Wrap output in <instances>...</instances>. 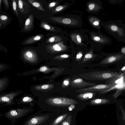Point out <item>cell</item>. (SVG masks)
<instances>
[{
  "instance_id": "cell-15",
  "label": "cell",
  "mask_w": 125,
  "mask_h": 125,
  "mask_svg": "<svg viewBox=\"0 0 125 125\" xmlns=\"http://www.w3.org/2000/svg\"><path fill=\"white\" fill-rule=\"evenodd\" d=\"M10 4V6H11L13 13L20 21V13L18 9L17 0H11Z\"/></svg>"
},
{
  "instance_id": "cell-36",
  "label": "cell",
  "mask_w": 125,
  "mask_h": 125,
  "mask_svg": "<svg viewBox=\"0 0 125 125\" xmlns=\"http://www.w3.org/2000/svg\"><path fill=\"white\" fill-rule=\"evenodd\" d=\"M93 39L94 41H99L100 40V38L99 37L96 36L94 37Z\"/></svg>"
},
{
  "instance_id": "cell-16",
  "label": "cell",
  "mask_w": 125,
  "mask_h": 125,
  "mask_svg": "<svg viewBox=\"0 0 125 125\" xmlns=\"http://www.w3.org/2000/svg\"><path fill=\"white\" fill-rule=\"evenodd\" d=\"M110 101V100L106 99H98L91 100L90 103L92 105H98L106 104Z\"/></svg>"
},
{
  "instance_id": "cell-40",
  "label": "cell",
  "mask_w": 125,
  "mask_h": 125,
  "mask_svg": "<svg viewBox=\"0 0 125 125\" xmlns=\"http://www.w3.org/2000/svg\"><path fill=\"white\" fill-rule=\"evenodd\" d=\"M62 125H70L69 123L67 121H65L63 122Z\"/></svg>"
},
{
  "instance_id": "cell-32",
  "label": "cell",
  "mask_w": 125,
  "mask_h": 125,
  "mask_svg": "<svg viewBox=\"0 0 125 125\" xmlns=\"http://www.w3.org/2000/svg\"><path fill=\"white\" fill-rule=\"evenodd\" d=\"M57 4L56 2H53L50 3L49 5V8H52L54 6Z\"/></svg>"
},
{
  "instance_id": "cell-19",
  "label": "cell",
  "mask_w": 125,
  "mask_h": 125,
  "mask_svg": "<svg viewBox=\"0 0 125 125\" xmlns=\"http://www.w3.org/2000/svg\"><path fill=\"white\" fill-rule=\"evenodd\" d=\"M27 1L33 6L38 9L45 11V10L43 9L42 5L38 2L34 0H28Z\"/></svg>"
},
{
  "instance_id": "cell-25",
  "label": "cell",
  "mask_w": 125,
  "mask_h": 125,
  "mask_svg": "<svg viewBox=\"0 0 125 125\" xmlns=\"http://www.w3.org/2000/svg\"><path fill=\"white\" fill-rule=\"evenodd\" d=\"M8 68V65L5 63H0V72L4 71Z\"/></svg>"
},
{
  "instance_id": "cell-1",
  "label": "cell",
  "mask_w": 125,
  "mask_h": 125,
  "mask_svg": "<svg viewBox=\"0 0 125 125\" xmlns=\"http://www.w3.org/2000/svg\"><path fill=\"white\" fill-rule=\"evenodd\" d=\"M121 73L109 71H96L84 73L79 75L86 80H107L119 75Z\"/></svg>"
},
{
  "instance_id": "cell-3",
  "label": "cell",
  "mask_w": 125,
  "mask_h": 125,
  "mask_svg": "<svg viewBox=\"0 0 125 125\" xmlns=\"http://www.w3.org/2000/svg\"><path fill=\"white\" fill-rule=\"evenodd\" d=\"M21 92L19 91H12L0 94V105L9 106L14 104L15 103L14 99Z\"/></svg>"
},
{
  "instance_id": "cell-12",
  "label": "cell",
  "mask_w": 125,
  "mask_h": 125,
  "mask_svg": "<svg viewBox=\"0 0 125 125\" xmlns=\"http://www.w3.org/2000/svg\"><path fill=\"white\" fill-rule=\"evenodd\" d=\"M9 78L6 76L0 77V94L5 90L9 83Z\"/></svg>"
},
{
  "instance_id": "cell-18",
  "label": "cell",
  "mask_w": 125,
  "mask_h": 125,
  "mask_svg": "<svg viewBox=\"0 0 125 125\" xmlns=\"http://www.w3.org/2000/svg\"><path fill=\"white\" fill-rule=\"evenodd\" d=\"M40 26L45 30L51 31L56 32L58 31L56 30L53 27L44 22H42L40 25Z\"/></svg>"
},
{
  "instance_id": "cell-2",
  "label": "cell",
  "mask_w": 125,
  "mask_h": 125,
  "mask_svg": "<svg viewBox=\"0 0 125 125\" xmlns=\"http://www.w3.org/2000/svg\"><path fill=\"white\" fill-rule=\"evenodd\" d=\"M29 110L25 108H13L10 109L4 113V117L9 119L11 124H14L18 119L25 115Z\"/></svg>"
},
{
  "instance_id": "cell-47",
  "label": "cell",
  "mask_w": 125,
  "mask_h": 125,
  "mask_svg": "<svg viewBox=\"0 0 125 125\" xmlns=\"http://www.w3.org/2000/svg\"></svg>"
},
{
  "instance_id": "cell-10",
  "label": "cell",
  "mask_w": 125,
  "mask_h": 125,
  "mask_svg": "<svg viewBox=\"0 0 125 125\" xmlns=\"http://www.w3.org/2000/svg\"><path fill=\"white\" fill-rule=\"evenodd\" d=\"M125 73H121L119 75L110 80H106L107 84H122L125 82Z\"/></svg>"
},
{
  "instance_id": "cell-43",
  "label": "cell",
  "mask_w": 125,
  "mask_h": 125,
  "mask_svg": "<svg viewBox=\"0 0 125 125\" xmlns=\"http://www.w3.org/2000/svg\"><path fill=\"white\" fill-rule=\"evenodd\" d=\"M122 52L125 55V47H123L121 50Z\"/></svg>"
},
{
  "instance_id": "cell-9",
  "label": "cell",
  "mask_w": 125,
  "mask_h": 125,
  "mask_svg": "<svg viewBox=\"0 0 125 125\" xmlns=\"http://www.w3.org/2000/svg\"><path fill=\"white\" fill-rule=\"evenodd\" d=\"M47 48L52 51L59 52L66 50L67 47L64 45L63 41H61L56 43L49 45L47 46Z\"/></svg>"
},
{
  "instance_id": "cell-6",
  "label": "cell",
  "mask_w": 125,
  "mask_h": 125,
  "mask_svg": "<svg viewBox=\"0 0 125 125\" xmlns=\"http://www.w3.org/2000/svg\"><path fill=\"white\" fill-rule=\"evenodd\" d=\"M78 103L75 100L68 98H56L53 99L52 104L59 106H68L72 104H77Z\"/></svg>"
},
{
  "instance_id": "cell-14",
  "label": "cell",
  "mask_w": 125,
  "mask_h": 125,
  "mask_svg": "<svg viewBox=\"0 0 125 125\" xmlns=\"http://www.w3.org/2000/svg\"><path fill=\"white\" fill-rule=\"evenodd\" d=\"M43 36V35L40 34L33 36L23 41L21 44L25 45L33 43L41 40Z\"/></svg>"
},
{
  "instance_id": "cell-29",
  "label": "cell",
  "mask_w": 125,
  "mask_h": 125,
  "mask_svg": "<svg viewBox=\"0 0 125 125\" xmlns=\"http://www.w3.org/2000/svg\"><path fill=\"white\" fill-rule=\"evenodd\" d=\"M0 50L3 51L6 53L8 52L7 49L0 43Z\"/></svg>"
},
{
  "instance_id": "cell-31",
  "label": "cell",
  "mask_w": 125,
  "mask_h": 125,
  "mask_svg": "<svg viewBox=\"0 0 125 125\" xmlns=\"http://www.w3.org/2000/svg\"><path fill=\"white\" fill-rule=\"evenodd\" d=\"M95 7V5L94 4L91 3L90 4L89 6L88 7L90 10H92L94 9Z\"/></svg>"
},
{
  "instance_id": "cell-4",
  "label": "cell",
  "mask_w": 125,
  "mask_h": 125,
  "mask_svg": "<svg viewBox=\"0 0 125 125\" xmlns=\"http://www.w3.org/2000/svg\"><path fill=\"white\" fill-rule=\"evenodd\" d=\"M115 84H97L76 90V92L80 94L89 92H96L104 91L113 86Z\"/></svg>"
},
{
  "instance_id": "cell-42",
  "label": "cell",
  "mask_w": 125,
  "mask_h": 125,
  "mask_svg": "<svg viewBox=\"0 0 125 125\" xmlns=\"http://www.w3.org/2000/svg\"><path fill=\"white\" fill-rule=\"evenodd\" d=\"M64 84L66 86L68 85L69 83V82L67 80H65L63 82Z\"/></svg>"
},
{
  "instance_id": "cell-44",
  "label": "cell",
  "mask_w": 125,
  "mask_h": 125,
  "mask_svg": "<svg viewBox=\"0 0 125 125\" xmlns=\"http://www.w3.org/2000/svg\"><path fill=\"white\" fill-rule=\"evenodd\" d=\"M120 70L122 71L125 72V66H124Z\"/></svg>"
},
{
  "instance_id": "cell-13",
  "label": "cell",
  "mask_w": 125,
  "mask_h": 125,
  "mask_svg": "<svg viewBox=\"0 0 125 125\" xmlns=\"http://www.w3.org/2000/svg\"><path fill=\"white\" fill-rule=\"evenodd\" d=\"M95 95V92H85L79 94L77 96V97L80 100H85L92 98Z\"/></svg>"
},
{
  "instance_id": "cell-8",
  "label": "cell",
  "mask_w": 125,
  "mask_h": 125,
  "mask_svg": "<svg viewBox=\"0 0 125 125\" xmlns=\"http://www.w3.org/2000/svg\"><path fill=\"white\" fill-rule=\"evenodd\" d=\"M12 20L11 17L2 10H0V22L2 29L8 26Z\"/></svg>"
},
{
  "instance_id": "cell-41",
  "label": "cell",
  "mask_w": 125,
  "mask_h": 125,
  "mask_svg": "<svg viewBox=\"0 0 125 125\" xmlns=\"http://www.w3.org/2000/svg\"><path fill=\"white\" fill-rule=\"evenodd\" d=\"M61 57L67 58L68 57L69 55L67 54H64L61 55Z\"/></svg>"
},
{
  "instance_id": "cell-34",
  "label": "cell",
  "mask_w": 125,
  "mask_h": 125,
  "mask_svg": "<svg viewBox=\"0 0 125 125\" xmlns=\"http://www.w3.org/2000/svg\"><path fill=\"white\" fill-rule=\"evenodd\" d=\"M76 39L78 42L81 43V39L80 36L79 35H77L76 36Z\"/></svg>"
},
{
  "instance_id": "cell-26",
  "label": "cell",
  "mask_w": 125,
  "mask_h": 125,
  "mask_svg": "<svg viewBox=\"0 0 125 125\" xmlns=\"http://www.w3.org/2000/svg\"><path fill=\"white\" fill-rule=\"evenodd\" d=\"M67 6V5H60L57 7L55 8V10L54 11V12H58L60 11L63 9L65 8Z\"/></svg>"
},
{
  "instance_id": "cell-37",
  "label": "cell",
  "mask_w": 125,
  "mask_h": 125,
  "mask_svg": "<svg viewBox=\"0 0 125 125\" xmlns=\"http://www.w3.org/2000/svg\"><path fill=\"white\" fill-rule=\"evenodd\" d=\"M93 24L95 26H98L99 24V22L98 21H95L93 22Z\"/></svg>"
},
{
  "instance_id": "cell-27",
  "label": "cell",
  "mask_w": 125,
  "mask_h": 125,
  "mask_svg": "<svg viewBox=\"0 0 125 125\" xmlns=\"http://www.w3.org/2000/svg\"><path fill=\"white\" fill-rule=\"evenodd\" d=\"M9 0H2V1L4 5V8L7 10H8L9 9Z\"/></svg>"
},
{
  "instance_id": "cell-45",
  "label": "cell",
  "mask_w": 125,
  "mask_h": 125,
  "mask_svg": "<svg viewBox=\"0 0 125 125\" xmlns=\"http://www.w3.org/2000/svg\"><path fill=\"white\" fill-rule=\"evenodd\" d=\"M2 1V0H0V10H2V7L1 5V2Z\"/></svg>"
},
{
  "instance_id": "cell-24",
  "label": "cell",
  "mask_w": 125,
  "mask_h": 125,
  "mask_svg": "<svg viewBox=\"0 0 125 125\" xmlns=\"http://www.w3.org/2000/svg\"><path fill=\"white\" fill-rule=\"evenodd\" d=\"M68 114H65L62 115H61L57 118L53 124V125H57L62 122L67 116Z\"/></svg>"
},
{
  "instance_id": "cell-35",
  "label": "cell",
  "mask_w": 125,
  "mask_h": 125,
  "mask_svg": "<svg viewBox=\"0 0 125 125\" xmlns=\"http://www.w3.org/2000/svg\"><path fill=\"white\" fill-rule=\"evenodd\" d=\"M75 107V105L73 104H71L69 107V110L70 111H72L74 108Z\"/></svg>"
},
{
  "instance_id": "cell-38",
  "label": "cell",
  "mask_w": 125,
  "mask_h": 125,
  "mask_svg": "<svg viewBox=\"0 0 125 125\" xmlns=\"http://www.w3.org/2000/svg\"><path fill=\"white\" fill-rule=\"evenodd\" d=\"M120 108L121 109V110L122 113V114H123V120L124 121H125V112L124 111V110L123 109V108L121 106H120Z\"/></svg>"
},
{
  "instance_id": "cell-5",
  "label": "cell",
  "mask_w": 125,
  "mask_h": 125,
  "mask_svg": "<svg viewBox=\"0 0 125 125\" xmlns=\"http://www.w3.org/2000/svg\"><path fill=\"white\" fill-rule=\"evenodd\" d=\"M125 57L124 55L121 54L111 55L102 61L101 64H105L113 63L121 60Z\"/></svg>"
},
{
  "instance_id": "cell-28",
  "label": "cell",
  "mask_w": 125,
  "mask_h": 125,
  "mask_svg": "<svg viewBox=\"0 0 125 125\" xmlns=\"http://www.w3.org/2000/svg\"><path fill=\"white\" fill-rule=\"evenodd\" d=\"M83 56L82 53L81 52H79L76 55V59L77 60H80Z\"/></svg>"
},
{
  "instance_id": "cell-46",
  "label": "cell",
  "mask_w": 125,
  "mask_h": 125,
  "mask_svg": "<svg viewBox=\"0 0 125 125\" xmlns=\"http://www.w3.org/2000/svg\"><path fill=\"white\" fill-rule=\"evenodd\" d=\"M2 29L1 23L0 22V30Z\"/></svg>"
},
{
  "instance_id": "cell-33",
  "label": "cell",
  "mask_w": 125,
  "mask_h": 125,
  "mask_svg": "<svg viewBox=\"0 0 125 125\" xmlns=\"http://www.w3.org/2000/svg\"><path fill=\"white\" fill-rule=\"evenodd\" d=\"M47 70V67L45 66H43L41 67L40 68V70L41 72H44Z\"/></svg>"
},
{
  "instance_id": "cell-39",
  "label": "cell",
  "mask_w": 125,
  "mask_h": 125,
  "mask_svg": "<svg viewBox=\"0 0 125 125\" xmlns=\"http://www.w3.org/2000/svg\"><path fill=\"white\" fill-rule=\"evenodd\" d=\"M49 86L48 85L45 84L43 85L42 86V88L43 89H46L48 88Z\"/></svg>"
},
{
  "instance_id": "cell-17",
  "label": "cell",
  "mask_w": 125,
  "mask_h": 125,
  "mask_svg": "<svg viewBox=\"0 0 125 125\" xmlns=\"http://www.w3.org/2000/svg\"><path fill=\"white\" fill-rule=\"evenodd\" d=\"M17 2L18 10L20 13L24 14L25 13V5L24 0H17Z\"/></svg>"
},
{
  "instance_id": "cell-7",
  "label": "cell",
  "mask_w": 125,
  "mask_h": 125,
  "mask_svg": "<svg viewBox=\"0 0 125 125\" xmlns=\"http://www.w3.org/2000/svg\"><path fill=\"white\" fill-rule=\"evenodd\" d=\"M72 84L73 87L79 88V89L97 84L96 83L86 82L81 78H78L74 80L72 82Z\"/></svg>"
},
{
  "instance_id": "cell-23",
  "label": "cell",
  "mask_w": 125,
  "mask_h": 125,
  "mask_svg": "<svg viewBox=\"0 0 125 125\" xmlns=\"http://www.w3.org/2000/svg\"><path fill=\"white\" fill-rule=\"evenodd\" d=\"M94 55L92 53H88L85 55L82 61V63H83L85 62L88 61L94 58Z\"/></svg>"
},
{
  "instance_id": "cell-11",
  "label": "cell",
  "mask_w": 125,
  "mask_h": 125,
  "mask_svg": "<svg viewBox=\"0 0 125 125\" xmlns=\"http://www.w3.org/2000/svg\"><path fill=\"white\" fill-rule=\"evenodd\" d=\"M33 16L32 14H31L26 20L23 28L21 31L26 32L31 30L33 25Z\"/></svg>"
},
{
  "instance_id": "cell-30",
  "label": "cell",
  "mask_w": 125,
  "mask_h": 125,
  "mask_svg": "<svg viewBox=\"0 0 125 125\" xmlns=\"http://www.w3.org/2000/svg\"><path fill=\"white\" fill-rule=\"evenodd\" d=\"M110 28L111 30L113 31H115L117 30L118 29L117 27L115 25H113L111 26Z\"/></svg>"
},
{
  "instance_id": "cell-20",
  "label": "cell",
  "mask_w": 125,
  "mask_h": 125,
  "mask_svg": "<svg viewBox=\"0 0 125 125\" xmlns=\"http://www.w3.org/2000/svg\"><path fill=\"white\" fill-rule=\"evenodd\" d=\"M125 83H124L121 86L117 89V91L113 95V96L116 99L118 96L120 95L125 90Z\"/></svg>"
},
{
  "instance_id": "cell-21",
  "label": "cell",
  "mask_w": 125,
  "mask_h": 125,
  "mask_svg": "<svg viewBox=\"0 0 125 125\" xmlns=\"http://www.w3.org/2000/svg\"><path fill=\"white\" fill-rule=\"evenodd\" d=\"M124 83H125V82H124L122 84H115L112 87L104 91L100 92H99V94H105L112 90H114L115 89H117L121 86Z\"/></svg>"
},
{
  "instance_id": "cell-22",
  "label": "cell",
  "mask_w": 125,
  "mask_h": 125,
  "mask_svg": "<svg viewBox=\"0 0 125 125\" xmlns=\"http://www.w3.org/2000/svg\"><path fill=\"white\" fill-rule=\"evenodd\" d=\"M62 40V38L60 36H54L50 38L46 41L47 43H53L59 42Z\"/></svg>"
}]
</instances>
